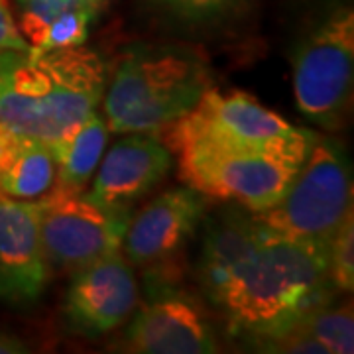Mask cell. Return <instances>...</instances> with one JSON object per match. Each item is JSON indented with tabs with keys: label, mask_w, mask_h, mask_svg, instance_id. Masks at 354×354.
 Wrapping results in <instances>:
<instances>
[{
	"label": "cell",
	"mask_w": 354,
	"mask_h": 354,
	"mask_svg": "<svg viewBox=\"0 0 354 354\" xmlns=\"http://www.w3.org/2000/svg\"><path fill=\"white\" fill-rule=\"evenodd\" d=\"M30 353V344L10 330L0 329V354H26Z\"/></svg>",
	"instance_id": "cell-21"
},
{
	"label": "cell",
	"mask_w": 354,
	"mask_h": 354,
	"mask_svg": "<svg viewBox=\"0 0 354 354\" xmlns=\"http://www.w3.org/2000/svg\"><path fill=\"white\" fill-rule=\"evenodd\" d=\"M132 211H114L88 193L41 195V239L50 266L75 274L122 248Z\"/></svg>",
	"instance_id": "cell-8"
},
{
	"label": "cell",
	"mask_w": 354,
	"mask_h": 354,
	"mask_svg": "<svg viewBox=\"0 0 354 354\" xmlns=\"http://www.w3.org/2000/svg\"><path fill=\"white\" fill-rule=\"evenodd\" d=\"M309 150H179V177L207 199L262 213L283 197Z\"/></svg>",
	"instance_id": "cell-6"
},
{
	"label": "cell",
	"mask_w": 354,
	"mask_h": 354,
	"mask_svg": "<svg viewBox=\"0 0 354 354\" xmlns=\"http://www.w3.org/2000/svg\"><path fill=\"white\" fill-rule=\"evenodd\" d=\"M55 164L48 144L0 128V195L38 199L48 193Z\"/></svg>",
	"instance_id": "cell-15"
},
{
	"label": "cell",
	"mask_w": 354,
	"mask_h": 354,
	"mask_svg": "<svg viewBox=\"0 0 354 354\" xmlns=\"http://www.w3.org/2000/svg\"><path fill=\"white\" fill-rule=\"evenodd\" d=\"M152 8L185 24H211L232 16L248 0H146Z\"/></svg>",
	"instance_id": "cell-18"
},
{
	"label": "cell",
	"mask_w": 354,
	"mask_h": 354,
	"mask_svg": "<svg viewBox=\"0 0 354 354\" xmlns=\"http://www.w3.org/2000/svg\"><path fill=\"white\" fill-rule=\"evenodd\" d=\"M291 329L315 341L325 354H351L354 351V317L351 304L333 305L330 301L305 315Z\"/></svg>",
	"instance_id": "cell-17"
},
{
	"label": "cell",
	"mask_w": 354,
	"mask_h": 354,
	"mask_svg": "<svg viewBox=\"0 0 354 354\" xmlns=\"http://www.w3.org/2000/svg\"><path fill=\"white\" fill-rule=\"evenodd\" d=\"M354 14L335 8L301 39L293 55V95L299 113L327 130L346 122L353 101Z\"/></svg>",
	"instance_id": "cell-7"
},
{
	"label": "cell",
	"mask_w": 354,
	"mask_h": 354,
	"mask_svg": "<svg viewBox=\"0 0 354 354\" xmlns=\"http://www.w3.org/2000/svg\"><path fill=\"white\" fill-rule=\"evenodd\" d=\"M109 4L111 0H14L30 53L83 46Z\"/></svg>",
	"instance_id": "cell-14"
},
{
	"label": "cell",
	"mask_w": 354,
	"mask_h": 354,
	"mask_svg": "<svg viewBox=\"0 0 354 354\" xmlns=\"http://www.w3.org/2000/svg\"><path fill=\"white\" fill-rule=\"evenodd\" d=\"M124 348L138 354H211L218 342L201 305L183 293L164 291L132 317Z\"/></svg>",
	"instance_id": "cell-12"
},
{
	"label": "cell",
	"mask_w": 354,
	"mask_h": 354,
	"mask_svg": "<svg viewBox=\"0 0 354 354\" xmlns=\"http://www.w3.org/2000/svg\"><path fill=\"white\" fill-rule=\"evenodd\" d=\"M213 87L209 65L181 46H134L104 87L102 111L111 132H158L179 120Z\"/></svg>",
	"instance_id": "cell-3"
},
{
	"label": "cell",
	"mask_w": 354,
	"mask_h": 354,
	"mask_svg": "<svg viewBox=\"0 0 354 354\" xmlns=\"http://www.w3.org/2000/svg\"><path fill=\"white\" fill-rule=\"evenodd\" d=\"M353 215V177L339 144L319 136L305 153L290 187L274 207L254 216L279 236L329 248Z\"/></svg>",
	"instance_id": "cell-4"
},
{
	"label": "cell",
	"mask_w": 354,
	"mask_h": 354,
	"mask_svg": "<svg viewBox=\"0 0 354 354\" xmlns=\"http://www.w3.org/2000/svg\"><path fill=\"white\" fill-rule=\"evenodd\" d=\"M30 51V44L22 36L8 0H0V62L10 53Z\"/></svg>",
	"instance_id": "cell-20"
},
{
	"label": "cell",
	"mask_w": 354,
	"mask_h": 354,
	"mask_svg": "<svg viewBox=\"0 0 354 354\" xmlns=\"http://www.w3.org/2000/svg\"><path fill=\"white\" fill-rule=\"evenodd\" d=\"M106 65L83 46L10 53L0 62V128L55 144L101 104Z\"/></svg>",
	"instance_id": "cell-2"
},
{
	"label": "cell",
	"mask_w": 354,
	"mask_h": 354,
	"mask_svg": "<svg viewBox=\"0 0 354 354\" xmlns=\"http://www.w3.org/2000/svg\"><path fill=\"white\" fill-rule=\"evenodd\" d=\"M109 138L104 116L91 113L79 127L64 140L51 144L50 150L55 164L51 191L81 193L87 187L95 169L99 167Z\"/></svg>",
	"instance_id": "cell-16"
},
{
	"label": "cell",
	"mask_w": 354,
	"mask_h": 354,
	"mask_svg": "<svg viewBox=\"0 0 354 354\" xmlns=\"http://www.w3.org/2000/svg\"><path fill=\"white\" fill-rule=\"evenodd\" d=\"M199 279L228 330L256 346L333 301L327 248L290 241L250 211H228L205 230Z\"/></svg>",
	"instance_id": "cell-1"
},
{
	"label": "cell",
	"mask_w": 354,
	"mask_h": 354,
	"mask_svg": "<svg viewBox=\"0 0 354 354\" xmlns=\"http://www.w3.org/2000/svg\"><path fill=\"white\" fill-rule=\"evenodd\" d=\"M136 307L138 281L122 250L75 272L65 295V319L85 337H101L118 329Z\"/></svg>",
	"instance_id": "cell-10"
},
{
	"label": "cell",
	"mask_w": 354,
	"mask_h": 354,
	"mask_svg": "<svg viewBox=\"0 0 354 354\" xmlns=\"http://www.w3.org/2000/svg\"><path fill=\"white\" fill-rule=\"evenodd\" d=\"M101 160L88 197L114 211H132L169 174L174 153L153 132H127Z\"/></svg>",
	"instance_id": "cell-13"
},
{
	"label": "cell",
	"mask_w": 354,
	"mask_h": 354,
	"mask_svg": "<svg viewBox=\"0 0 354 354\" xmlns=\"http://www.w3.org/2000/svg\"><path fill=\"white\" fill-rule=\"evenodd\" d=\"M207 197L189 185L169 189L130 216L122 252L132 266L153 268L174 260L201 225Z\"/></svg>",
	"instance_id": "cell-11"
},
{
	"label": "cell",
	"mask_w": 354,
	"mask_h": 354,
	"mask_svg": "<svg viewBox=\"0 0 354 354\" xmlns=\"http://www.w3.org/2000/svg\"><path fill=\"white\" fill-rule=\"evenodd\" d=\"M50 272L41 239V197L0 195V304L32 307L48 288Z\"/></svg>",
	"instance_id": "cell-9"
},
{
	"label": "cell",
	"mask_w": 354,
	"mask_h": 354,
	"mask_svg": "<svg viewBox=\"0 0 354 354\" xmlns=\"http://www.w3.org/2000/svg\"><path fill=\"white\" fill-rule=\"evenodd\" d=\"M165 146L221 150H309L317 134L293 127L283 116L242 91L209 88L199 102L164 128Z\"/></svg>",
	"instance_id": "cell-5"
},
{
	"label": "cell",
	"mask_w": 354,
	"mask_h": 354,
	"mask_svg": "<svg viewBox=\"0 0 354 354\" xmlns=\"http://www.w3.org/2000/svg\"><path fill=\"white\" fill-rule=\"evenodd\" d=\"M329 276L337 291H353L354 288V218L348 216L335 232L327 248Z\"/></svg>",
	"instance_id": "cell-19"
}]
</instances>
